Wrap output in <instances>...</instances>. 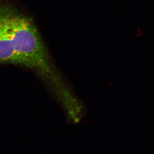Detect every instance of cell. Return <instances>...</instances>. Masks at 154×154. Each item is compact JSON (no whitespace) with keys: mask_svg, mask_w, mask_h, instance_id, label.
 <instances>
[{"mask_svg":"<svg viewBox=\"0 0 154 154\" xmlns=\"http://www.w3.org/2000/svg\"><path fill=\"white\" fill-rule=\"evenodd\" d=\"M0 63L30 69L53 91L64 85L33 20L1 2Z\"/></svg>","mask_w":154,"mask_h":154,"instance_id":"1","label":"cell"}]
</instances>
